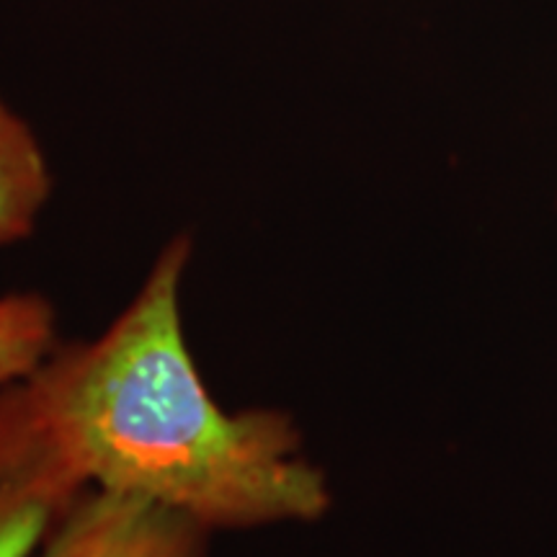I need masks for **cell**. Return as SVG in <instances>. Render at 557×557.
I'll return each mask as SVG.
<instances>
[{
  "instance_id": "6da1fadb",
  "label": "cell",
  "mask_w": 557,
  "mask_h": 557,
  "mask_svg": "<svg viewBox=\"0 0 557 557\" xmlns=\"http://www.w3.org/2000/svg\"><path fill=\"white\" fill-rule=\"evenodd\" d=\"M194 238L163 243L96 338L60 341L26 380L88 487L171 508L212 534L315 524L329 475L282 408L227 410L184 325Z\"/></svg>"
},
{
  "instance_id": "7a4b0ae2",
  "label": "cell",
  "mask_w": 557,
  "mask_h": 557,
  "mask_svg": "<svg viewBox=\"0 0 557 557\" xmlns=\"http://www.w3.org/2000/svg\"><path fill=\"white\" fill-rule=\"evenodd\" d=\"M88 491L24 382L0 389V557H34Z\"/></svg>"
},
{
  "instance_id": "277c9868",
  "label": "cell",
  "mask_w": 557,
  "mask_h": 557,
  "mask_svg": "<svg viewBox=\"0 0 557 557\" xmlns=\"http://www.w3.org/2000/svg\"><path fill=\"white\" fill-rule=\"evenodd\" d=\"M54 178L37 132L0 96V250L37 233Z\"/></svg>"
},
{
  "instance_id": "3957f363",
  "label": "cell",
  "mask_w": 557,
  "mask_h": 557,
  "mask_svg": "<svg viewBox=\"0 0 557 557\" xmlns=\"http://www.w3.org/2000/svg\"><path fill=\"white\" fill-rule=\"evenodd\" d=\"M212 537L152 500L88 487L34 557H209Z\"/></svg>"
},
{
  "instance_id": "5b68a950",
  "label": "cell",
  "mask_w": 557,
  "mask_h": 557,
  "mask_svg": "<svg viewBox=\"0 0 557 557\" xmlns=\"http://www.w3.org/2000/svg\"><path fill=\"white\" fill-rule=\"evenodd\" d=\"M60 315L34 289L0 295V389L29 380L60 346Z\"/></svg>"
}]
</instances>
